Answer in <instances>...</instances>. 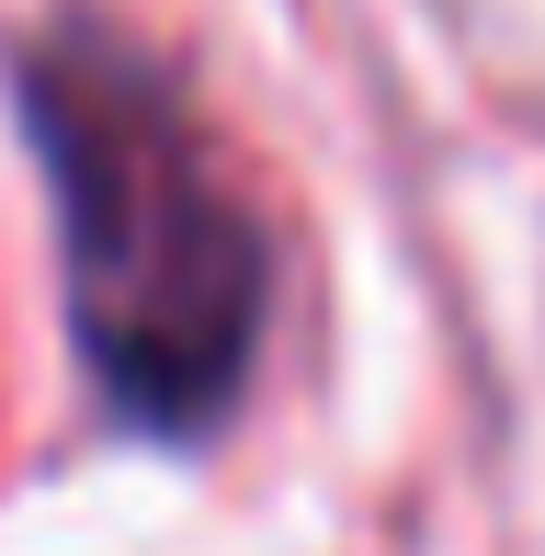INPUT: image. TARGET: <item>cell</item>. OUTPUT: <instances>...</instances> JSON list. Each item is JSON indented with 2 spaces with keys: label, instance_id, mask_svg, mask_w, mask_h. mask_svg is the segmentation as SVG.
I'll list each match as a JSON object with an SVG mask.
<instances>
[{
  "label": "cell",
  "instance_id": "cell-1",
  "mask_svg": "<svg viewBox=\"0 0 545 556\" xmlns=\"http://www.w3.org/2000/svg\"><path fill=\"white\" fill-rule=\"evenodd\" d=\"M23 125L46 148L68 330L103 409L148 443L216 432L272 318V250L216 137L114 35H46L23 58Z\"/></svg>",
  "mask_w": 545,
  "mask_h": 556
}]
</instances>
